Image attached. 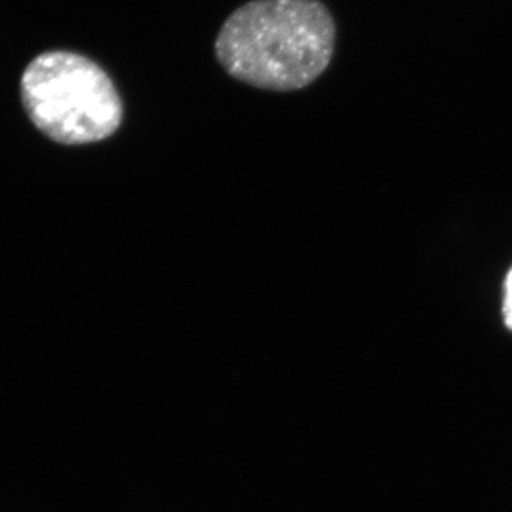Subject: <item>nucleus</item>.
I'll use <instances>...</instances> for the list:
<instances>
[{
	"label": "nucleus",
	"mask_w": 512,
	"mask_h": 512,
	"mask_svg": "<svg viewBox=\"0 0 512 512\" xmlns=\"http://www.w3.org/2000/svg\"><path fill=\"white\" fill-rule=\"evenodd\" d=\"M503 317L504 324L512 332V267L504 281Z\"/></svg>",
	"instance_id": "nucleus-3"
},
{
	"label": "nucleus",
	"mask_w": 512,
	"mask_h": 512,
	"mask_svg": "<svg viewBox=\"0 0 512 512\" xmlns=\"http://www.w3.org/2000/svg\"><path fill=\"white\" fill-rule=\"evenodd\" d=\"M25 112L60 145H88L115 135L123 103L112 78L85 55L52 50L35 57L20 80Z\"/></svg>",
	"instance_id": "nucleus-2"
},
{
	"label": "nucleus",
	"mask_w": 512,
	"mask_h": 512,
	"mask_svg": "<svg viewBox=\"0 0 512 512\" xmlns=\"http://www.w3.org/2000/svg\"><path fill=\"white\" fill-rule=\"evenodd\" d=\"M334 47V19L319 0H252L229 15L214 49L239 82L292 92L325 72Z\"/></svg>",
	"instance_id": "nucleus-1"
}]
</instances>
